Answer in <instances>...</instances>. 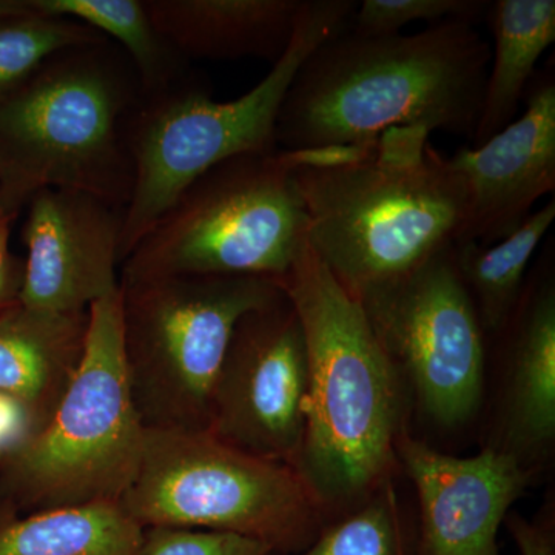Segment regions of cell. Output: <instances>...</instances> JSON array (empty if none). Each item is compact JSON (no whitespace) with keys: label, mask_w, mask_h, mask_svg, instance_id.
I'll return each instance as SVG.
<instances>
[{"label":"cell","mask_w":555,"mask_h":555,"mask_svg":"<svg viewBox=\"0 0 555 555\" xmlns=\"http://www.w3.org/2000/svg\"><path fill=\"white\" fill-rule=\"evenodd\" d=\"M491 50L476 24L459 20L415 35L339 33L295 75L278 113L276 147H377L393 130L473 139Z\"/></svg>","instance_id":"obj_1"},{"label":"cell","mask_w":555,"mask_h":555,"mask_svg":"<svg viewBox=\"0 0 555 555\" xmlns=\"http://www.w3.org/2000/svg\"><path fill=\"white\" fill-rule=\"evenodd\" d=\"M294 179L310 248L353 297L454 246L465 228V184L423 130L389 131L367 158L299 164Z\"/></svg>","instance_id":"obj_2"},{"label":"cell","mask_w":555,"mask_h":555,"mask_svg":"<svg viewBox=\"0 0 555 555\" xmlns=\"http://www.w3.org/2000/svg\"><path fill=\"white\" fill-rule=\"evenodd\" d=\"M308 353L305 436L294 467L317 499L374 488L396 456L398 374L360 301L310 246L281 281Z\"/></svg>","instance_id":"obj_3"},{"label":"cell","mask_w":555,"mask_h":555,"mask_svg":"<svg viewBox=\"0 0 555 555\" xmlns=\"http://www.w3.org/2000/svg\"><path fill=\"white\" fill-rule=\"evenodd\" d=\"M141 96L133 65L109 39L54 54L0 101V208L20 217L42 189L80 190L126 208L127 137Z\"/></svg>","instance_id":"obj_4"},{"label":"cell","mask_w":555,"mask_h":555,"mask_svg":"<svg viewBox=\"0 0 555 555\" xmlns=\"http://www.w3.org/2000/svg\"><path fill=\"white\" fill-rule=\"evenodd\" d=\"M357 0H306L287 50L257 87L214 100L192 75L142 93L129 122L133 188L124 208L120 264L139 240L208 170L247 153L276 152V119L295 75L321 43L346 30Z\"/></svg>","instance_id":"obj_5"},{"label":"cell","mask_w":555,"mask_h":555,"mask_svg":"<svg viewBox=\"0 0 555 555\" xmlns=\"http://www.w3.org/2000/svg\"><path fill=\"white\" fill-rule=\"evenodd\" d=\"M82 358L53 415L0 466V507L13 513L120 503L145 426L131 396L120 286L90 306Z\"/></svg>","instance_id":"obj_6"},{"label":"cell","mask_w":555,"mask_h":555,"mask_svg":"<svg viewBox=\"0 0 555 555\" xmlns=\"http://www.w3.org/2000/svg\"><path fill=\"white\" fill-rule=\"evenodd\" d=\"M286 152L236 156L196 179L124 259L119 280L287 276L309 218Z\"/></svg>","instance_id":"obj_7"},{"label":"cell","mask_w":555,"mask_h":555,"mask_svg":"<svg viewBox=\"0 0 555 555\" xmlns=\"http://www.w3.org/2000/svg\"><path fill=\"white\" fill-rule=\"evenodd\" d=\"M120 506L141 528L229 532L295 555L321 532L320 509L294 466L219 440L207 429H145Z\"/></svg>","instance_id":"obj_8"},{"label":"cell","mask_w":555,"mask_h":555,"mask_svg":"<svg viewBox=\"0 0 555 555\" xmlns=\"http://www.w3.org/2000/svg\"><path fill=\"white\" fill-rule=\"evenodd\" d=\"M131 396L145 429H207L211 393L241 318L284 298L258 276L119 280Z\"/></svg>","instance_id":"obj_9"},{"label":"cell","mask_w":555,"mask_h":555,"mask_svg":"<svg viewBox=\"0 0 555 555\" xmlns=\"http://www.w3.org/2000/svg\"><path fill=\"white\" fill-rule=\"evenodd\" d=\"M356 298L425 414L441 426L467 422L483 393L485 331L455 268L454 246Z\"/></svg>","instance_id":"obj_10"},{"label":"cell","mask_w":555,"mask_h":555,"mask_svg":"<svg viewBox=\"0 0 555 555\" xmlns=\"http://www.w3.org/2000/svg\"><path fill=\"white\" fill-rule=\"evenodd\" d=\"M308 353L286 294L241 318L211 393L207 430L230 447L294 466L306 422Z\"/></svg>","instance_id":"obj_11"},{"label":"cell","mask_w":555,"mask_h":555,"mask_svg":"<svg viewBox=\"0 0 555 555\" xmlns=\"http://www.w3.org/2000/svg\"><path fill=\"white\" fill-rule=\"evenodd\" d=\"M25 207L22 305L83 312L119 287L124 208L69 189L39 190Z\"/></svg>","instance_id":"obj_12"},{"label":"cell","mask_w":555,"mask_h":555,"mask_svg":"<svg viewBox=\"0 0 555 555\" xmlns=\"http://www.w3.org/2000/svg\"><path fill=\"white\" fill-rule=\"evenodd\" d=\"M525 104L524 115L505 129L448 158L466 189V222L459 241L489 246L507 238L534 211L537 201L555 190L553 68L535 73Z\"/></svg>","instance_id":"obj_13"},{"label":"cell","mask_w":555,"mask_h":555,"mask_svg":"<svg viewBox=\"0 0 555 555\" xmlns=\"http://www.w3.org/2000/svg\"><path fill=\"white\" fill-rule=\"evenodd\" d=\"M396 454L420 500L415 555H502L500 525L528 483L518 456L486 449L459 459L406 433L398 434Z\"/></svg>","instance_id":"obj_14"},{"label":"cell","mask_w":555,"mask_h":555,"mask_svg":"<svg viewBox=\"0 0 555 555\" xmlns=\"http://www.w3.org/2000/svg\"><path fill=\"white\" fill-rule=\"evenodd\" d=\"M306 0H145L150 17L185 61L283 56Z\"/></svg>","instance_id":"obj_15"},{"label":"cell","mask_w":555,"mask_h":555,"mask_svg":"<svg viewBox=\"0 0 555 555\" xmlns=\"http://www.w3.org/2000/svg\"><path fill=\"white\" fill-rule=\"evenodd\" d=\"M87 321V310L49 312L22 302L0 313V392L30 409L38 430L78 371Z\"/></svg>","instance_id":"obj_16"},{"label":"cell","mask_w":555,"mask_h":555,"mask_svg":"<svg viewBox=\"0 0 555 555\" xmlns=\"http://www.w3.org/2000/svg\"><path fill=\"white\" fill-rule=\"evenodd\" d=\"M550 266L539 283L524 288L506 324L513 328L505 451L516 456L542 451L555 436V287Z\"/></svg>","instance_id":"obj_17"},{"label":"cell","mask_w":555,"mask_h":555,"mask_svg":"<svg viewBox=\"0 0 555 555\" xmlns=\"http://www.w3.org/2000/svg\"><path fill=\"white\" fill-rule=\"evenodd\" d=\"M486 21L494 38L480 118L470 141L483 144L516 119L537 73V62L555 40V0H495Z\"/></svg>","instance_id":"obj_18"},{"label":"cell","mask_w":555,"mask_h":555,"mask_svg":"<svg viewBox=\"0 0 555 555\" xmlns=\"http://www.w3.org/2000/svg\"><path fill=\"white\" fill-rule=\"evenodd\" d=\"M144 528L120 503L40 511L0 507V555H141Z\"/></svg>","instance_id":"obj_19"},{"label":"cell","mask_w":555,"mask_h":555,"mask_svg":"<svg viewBox=\"0 0 555 555\" xmlns=\"http://www.w3.org/2000/svg\"><path fill=\"white\" fill-rule=\"evenodd\" d=\"M555 221V201L532 211L524 224L495 244L459 241L454 261L463 284L469 292L483 331L505 328L525 288V276L537 247Z\"/></svg>","instance_id":"obj_20"},{"label":"cell","mask_w":555,"mask_h":555,"mask_svg":"<svg viewBox=\"0 0 555 555\" xmlns=\"http://www.w3.org/2000/svg\"><path fill=\"white\" fill-rule=\"evenodd\" d=\"M33 9L79 22L115 42L137 72L142 93H156L189 75L185 61L158 31L145 0H28Z\"/></svg>","instance_id":"obj_21"},{"label":"cell","mask_w":555,"mask_h":555,"mask_svg":"<svg viewBox=\"0 0 555 555\" xmlns=\"http://www.w3.org/2000/svg\"><path fill=\"white\" fill-rule=\"evenodd\" d=\"M0 20V101L61 51L107 39L79 22L33 9Z\"/></svg>","instance_id":"obj_22"},{"label":"cell","mask_w":555,"mask_h":555,"mask_svg":"<svg viewBox=\"0 0 555 555\" xmlns=\"http://www.w3.org/2000/svg\"><path fill=\"white\" fill-rule=\"evenodd\" d=\"M295 555H415V550L409 546L393 499H387L324 526L317 539Z\"/></svg>","instance_id":"obj_23"},{"label":"cell","mask_w":555,"mask_h":555,"mask_svg":"<svg viewBox=\"0 0 555 555\" xmlns=\"http://www.w3.org/2000/svg\"><path fill=\"white\" fill-rule=\"evenodd\" d=\"M486 0H364L358 2L346 31L358 38L400 35L414 22L459 20L476 24L488 13Z\"/></svg>","instance_id":"obj_24"},{"label":"cell","mask_w":555,"mask_h":555,"mask_svg":"<svg viewBox=\"0 0 555 555\" xmlns=\"http://www.w3.org/2000/svg\"><path fill=\"white\" fill-rule=\"evenodd\" d=\"M141 555H273L257 540L229 532L182 528L144 529Z\"/></svg>","instance_id":"obj_25"},{"label":"cell","mask_w":555,"mask_h":555,"mask_svg":"<svg viewBox=\"0 0 555 555\" xmlns=\"http://www.w3.org/2000/svg\"><path fill=\"white\" fill-rule=\"evenodd\" d=\"M38 430L30 409L16 397L0 392V466Z\"/></svg>","instance_id":"obj_26"},{"label":"cell","mask_w":555,"mask_h":555,"mask_svg":"<svg viewBox=\"0 0 555 555\" xmlns=\"http://www.w3.org/2000/svg\"><path fill=\"white\" fill-rule=\"evenodd\" d=\"M16 215L0 208V313L20 302L24 284V259L10 248L11 225Z\"/></svg>","instance_id":"obj_27"},{"label":"cell","mask_w":555,"mask_h":555,"mask_svg":"<svg viewBox=\"0 0 555 555\" xmlns=\"http://www.w3.org/2000/svg\"><path fill=\"white\" fill-rule=\"evenodd\" d=\"M506 526L520 555H555V540L550 526H540L524 517H506Z\"/></svg>","instance_id":"obj_28"},{"label":"cell","mask_w":555,"mask_h":555,"mask_svg":"<svg viewBox=\"0 0 555 555\" xmlns=\"http://www.w3.org/2000/svg\"><path fill=\"white\" fill-rule=\"evenodd\" d=\"M28 9L27 0H0V20Z\"/></svg>","instance_id":"obj_29"}]
</instances>
